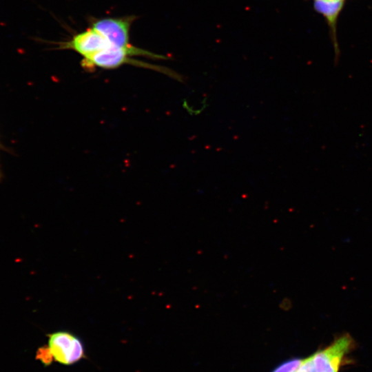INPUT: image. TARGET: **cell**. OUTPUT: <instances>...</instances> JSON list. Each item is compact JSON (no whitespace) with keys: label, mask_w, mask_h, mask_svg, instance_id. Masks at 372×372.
<instances>
[{"label":"cell","mask_w":372,"mask_h":372,"mask_svg":"<svg viewBox=\"0 0 372 372\" xmlns=\"http://www.w3.org/2000/svg\"><path fill=\"white\" fill-rule=\"evenodd\" d=\"M133 56H142L155 59H167V57L163 55L151 52L133 45L126 48L112 45L96 53L90 58L83 59L81 64L85 70H90L94 68L114 69L124 64H131L136 66L158 70L179 81L181 79L178 74L174 73L167 68L134 60L132 58Z\"/></svg>","instance_id":"cell-1"},{"label":"cell","mask_w":372,"mask_h":372,"mask_svg":"<svg viewBox=\"0 0 372 372\" xmlns=\"http://www.w3.org/2000/svg\"><path fill=\"white\" fill-rule=\"evenodd\" d=\"M52 358L64 365H71L85 358L81 340L68 331H57L49 335L47 347Z\"/></svg>","instance_id":"cell-2"},{"label":"cell","mask_w":372,"mask_h":372,"mask_svg":"<svg viewBox=\"0 0 372 372\" xmlns=\"http://www.w3.org/2000/svg\"><path fill=\"white\" fill-rule=\"evenodd\" d=\"M135 17L103 18L92 21V28L101 33L113 46L126 48L130 43V30Z\"/></svg>","instance_id":"cell-3"},{"label":"cell","mask_w":372,"mask_h":372,"mask_svg":"<svg viewBox=\"0 0 372 372\" xmlns=\"http://www.w3.org/2000/svg\"><path fill=\"white\" fill-rule=\"evenodd\" d=\"M351 337L345 334L337 338L327 348L313 354L317 372H338L346 353L352 347Z\"/></svg>","instance_id":"cell-4"},{"label":"cell","mask_w":372,"mask_h":372,"mask_svg":"<svg viewBox=\"0 0 372 372\" xmlns=\"http://www.w3.org/2000/svg\"><path fill=\"white\" fill-rule=\"evenodd\" d=\"M112 45L92 28L75 34L70 41L60 43V49L72 50L87 59Z\"/></svg>","instance_id":"cell-5"},{"label":"cell","mask_w":372,"mask_h":372,"mask_svg":"<svg viewBox=\"0 0 372 372\" xmlns=\"http://www.w3.org/2000/svg\"><path fill=\"white\" fill-rule=\"evenodd\" d=\"M345 1L315 0L313 7L316 12L321 14L327 20L333 39L336 55L338 52V44L336 37L337 21Z\"/></svg>","instance_id":"cell-6"},{"label":"cell","mask_w":372,"mask_h":372,"mask_svg":"<svg viewBox=\"0 0 372 372\" xmlns=\"http://www.w3.org/2000/svg\"><path fill=\"white\" fill-rule=\"evenodd\" d=\"M302 360L292 359L286 361L276 368L272 372H295L300 364Z\"/></svg>","instance_id":"cell-7"},{"label":"cell","mask_w":372,"mask_h":372,"mask_svg":"<svg viewBox=\"0 0 372 372\" xmlns=\"http://www.w3.org/2000/svg\"><path fill=\"white\" fill-rule=\"evenodd\" d=\"M295 372H317L314 365L313 355L302 360L301 364Z\"/></svg>","instance_id":"cell-8"},{"label":"cell","mask_w":372,"mask_h":372,"mask_svg":"<svg viewBox=\"0 0 372 372\" xmlns=\"http://www.w3.org/2000/svg\"><path fill=\"white\" fill-rule=\"evenodd\" d=\"M37 357L45 364H50L53 360L48 347H41L37 352Z\"/></svg>","instance_id":"cell-9"},{"label":"cell","mask_w":372,"mask_h":372,"mask_svg":"<svg viewBox=\"0 0 372 372\" xmlns=\"http://www.w3.org/2000/svg\"><path fill=\"white\" fill-rule=\"evenodd\" d=\"M315 1V0H314Z\"/></svg>","instance_id":"cell-10"}]
</instances>
